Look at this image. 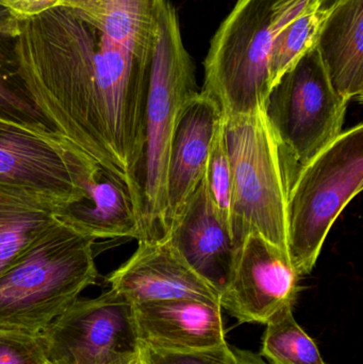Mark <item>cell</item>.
<instances>
[{
	"label": "cell",
	"mask_w": 363,
	"mask_h": 364,
	"mask_svg": "<svg viewBox=\"0 0 363 364\" xmlns=\"http://www.w3.org/2000/svg\"><path fill=\"white\" fill-rule=\"evenodd\" d=\"M153 48L115 40L72 9L18 21L23 87L46 125L134 186Z\"/></svg>",
	"instance_id": "1"
},
{
	"label": "cell",
	"mask_w": 363,
	"mask_h": 364,
	"mask_svg": "<svg viewBox=\"0 0 363 364\" xmlns=\"http://www.w3.org/2000/svg\"><path fill=\"white\" fill-rule=\"evenodd\" d=\"M197 92L195 65L183 45L176 9L170 0H163L134 173V201L141 235L138 242L168 237L166 175L170 142L181 108Z\"/></svg>",
	"instance_id": "2"
},
{
	"label": "cell",
	"mask_w": 363,
	"mask_h": 364,
	"mask_svg": "<svg viewBox=\"0 0 363 364\" xmlns=\"http://www.w3.org/2000/svg\"><path fill=\"white\" fill-rule=\"evenodd\" d=\"M94 244L55 218L0 275V329L40 335L97 282Z\"/></svg>",
	"instance_id": "3"
},
{
	"label": "cell",
	"mask_w": 363,
	"mask_h": 364,
	"mask_svg": "<svg viewBox=\"0 0 363 364\" xmlns=\"http://www.w3.org/2000/svg\"><path fill=\"white\" fill-rule=\"evenodd\" d=\"M310 0H238L211 40L202 91L225 117L258 112L271 89L270 57L277 32Z\"/></svg>",
	"instance_id": "4"
},
{
	"label": "cell",
	"mask_w": 363,
	"mask_h": 364,
	"mask_svg": "<svg viewBox=\"0 0 363 364\" xmlns=\"http://www.w3.org/2000/svg\"><path fill=\"white\" fill-rule=\"evenodd\" d=\"M363 188V125L343 132L296 175L287 195V252L296 273L315 269L332 225Z\"/></svg>",
	"instance_id": "5"
},
{
	"label": "cell",
	"mask_w": 363,
	"mask_h": 364,
	"mask_svg": "<svg viewBox=\"0 0 363 364\" xmlns=\"http://www.w3.org/2000/svg\"><path fill=\"white\" fill-rule=\"evenodd\" d=\"M349 104L332 87L315 47L271 87L262 111L288 190L298 172L342 134Z\"/></svg>",
	"instance_id": "6"
},
{
	"label": "cell",
	"mask_w": 363,
	"mask_h": 364,
	"mask_svg": "<svg viewBox=\"0 0 363 364\" xmlns=\"http://www.w3.org/2000/svg\"><path fill=\"white\" fill-rule=\"evenodd\" d=\"M224 123L232 166L236 250L247 235L256 232L288 254L287 181L264 111L224 117Z\"/></svg>",
	"instance_id": "7"
},
{
	"label": "cell",
	"mask_w": 363,
	"mask_h": 364,
	"mask_svg": "<svg viewBox=\"0 0 363 364\" xmlns=\"http://www.w3.org/2000/svg\"><path fill=\"white\" fill-rule=\"evenodd\" d=\"M40 338L53 364H136L141 355L134 305L111 288L77 299Z\"/></svg>",
	"instance_id": "8"
},
{
	"label": "cell",
	"mask_w": 363,
	"mask_h": 364,
	"mask_svg": "<svg viewBox=\"0 0 363 364\" xmlns=\"http://www.w3.org/2000/svg\"><path fill=\"white\" fill-rule=\"evenodd\" d=\"M99 168L49 128L0 117V181L70 203L85 196Z\"/></svg>",
	"instance_id": "9"
},
{
	"label": "cell",
	"mask_w": 363,
	"mask_h": 364,
	"mask_svg": "<svg viewBox=\"0 0 363 364\" xmlns=\"http://www.w3.org/2000/svg\"><path fill=\"white\" fill-rule=\"evenodd\" d=\"M300 278L285 250L251 232L236 250L220 305L239 322L266 324L283 308L294 307Z\"/></svg>",
	"instance_id": "10"
},
{
	"label": "cell",
	"mask_w": 363,
	"mask_h": 364,
	"mask_svg": "<svg viewBox=\"0 0 363 364\" xmlns=\"http://www.w3.org/2000/svg\"><path fill=\"white\" fill-rule=\"evenodd\" d=\"M107 282L134 306L172 299L220 305L219 293L188 265L168 237L139 242L134 255L108 276Z\"/></svg>",
	"instance_id": "11"
},
{
	"label": "cell",
	"mask_w": 363,
	"mask_h": 364,
	"mask_svg": "<svg viewBox=\"0 0 363 364\" xmlns=\"http://www.w3.org/2000/svg\"><path fill=\"white\" fill-rule=\"evenodd\" d=\"M224 115L206 92H197L179 112L170 142L166 175L168 229L206 174L209 154Z\"/></svg>",
	"instance_id": "12"
},
{
	"label": "cell",
	"mask_w": 363,
	"mask_h": 364,
	"mask_svg": "<svg viewBox=\"0 0 363 364\" xmlns=\"http://www.w3.org/2000/svg\"><path fill=\"white\" fill-rule=\"evenodd\" d=\"M168 237L188 265L221 299L232 275L236 246L215 212L205 177L173 218Z\"/></svg>",
	"instance_id": "13"
},
{
	"label": "cell",
	"mask_w": 363,
	"mask_h": 364,
	"mask_svg": "<svg viewBox=\"0 0 363 364\" xmlns=\"http://www.w3.org/2000/svg\"><path fill=\"white\" fill-rule=\"evenodd\" d=\"M142 346L192 353L228 346L222 307L197 299H172L134 306Z\"/></svg>",
	"instance_id": "14"
},
{
	"label": "cell",
	"mask_w": 363,
	"mask_h": 364,
	"mask_svg": "<svg viewBox=\"0 0 363 364\" xmlns=\"http://www.w3.org/2000/svg\"><path fill=\"white\" fill-rule=\"evenodd\" d=\"M55 218L94 241H139L141 237L136 205L127 183L102 168L87 186L85 196L64 205Z\"/></svg>",
	"instance_id": "15"
},
{
	"label": "cell",
	"mask_w": 363,
	"mask_h": 364,
	"mask_svg": "<svg viewBox=\"0 0 363 364\" xmlns=\"http://www.w3.org/2000/svg\"><path fill=\"white\" fill-rule=\"evenodd\" d=\"M363 0H332L315 48L332 87L352 102L363 96Z\"/></svg>",
	"instance_id": "16"
},
{
	"label": "cell",
	"mask_w": 363,
	"mask_h": 364,
	"mask_svg": "<svg viewBox=\"0 0 363 364\" xmlns=\"http://www.w3.org/2000/svg\"><path fill=\"white\" fill-rule=\"evenodd\" d=\"M64 205L32 188L0 181V275L55 222Z\"/></svg>",
	"instance_id": "17"
},
{
	"label": "cell",
	"mask_w": 363,
	"mask_h": 364,
	"mask_svg": "<svg viewBox=\"0 0 363 364\" xmlns=\"http://www.w3.org/2000/svg\"><path fill=\"white\" fill-rule=\"evenodd\" d=\"M17 36L18 21L0 6V117L25 125L49 128L32 104L19 77L15 55Z\"/></svg>",
	"instance_id": "18"
},
{
	"label": "cell",
	"mask_w": 363,
	"mask_h": 364,
	"mask_svg": "<svg viewBox=\"0 0 363 364\" xmlns=\"http://www.w3.org/2000/svg\"><path fill=\"white\" fill-rule=\"evenodd\" d=\"M330 4L310 0L302 12L281 28L273 42L270 57L271 87L305 53L315 47Z\"/></svg>",
	"instance_id": "19"
},
{
	"label": "cell",
	"mask_w": 363,
	"mask_h": 364,
	"mask_svg": "<svg viewBox=\"0 0 363 364\" xmlns=\"http://www.w3.org/2000/svg\"><path fill=\"white\" fill-rule=\"evenodd\" d=\"M266 325L260 355L269 364H326L313 338L296 322L293 307L283 308Z\"/></svg>",
	"instance_id": "20"
},
{
	"label": "cell",
	"mask_w": 363,
	"mask_h": 364,
	"mask_svg": "<svg viewBox=\"0 0 363 364\" xmlns=\"http://www.w3.org/2000/svg\"><path fill=\"white\" fill-rule=\"evenodd\" d=\"M205 179L215 212L232 237V176L226 145L224 119L217 129L209 154Z\"/></svg>",
	"instance_id": "21"
},
{
	"label": "cell",
	"mask_w": 363,
	"mask_h": 364,
	"mask_svg": "<svg viewBox=\"0 0 363 364\" xmlns=\"http://www.w3.org/2000/svg\"><path fill=\"white\" fill-rule=\"evenodd\" d=\"M40 335L0 329V364L47 363Z\"/></svg>",
	"instance_id": "22"
},
{
	"label": "cell",
	"mask_w": 363,
	"mask_h": 364,
	"mask_svg": "<svg viewBox=\"0 0 363 364\" xmlns=\"http://www.w3.org/2000/svg\"><path fill=\"white\" fill-rule=\"evenodd\" d=\"M141 355L145 364H238L237 348L229 344L205 352L176 353L156 350L141 344Z\"/></svg>",
	"instance_id": "23"
},
{
	"label": "cell",
	"mask_w": 363,
	"mask_h": 364,
	"mask_svg": "<svg viewBox=\"0 0 363 364\" xmlns=\"http://www.w3.org/2000/svg\"><path fill=\"white\" fill-rule=\"evenodd\" d=\"M59 4L60 0H0V6L6 9L17 21L38 16Z\"/></svg>",
	"instance_id": "24"
},
{
	"label": "cell",
	"mask_w": 363,
	"mask_h": 364,
	"mask_svg": "<svg viewBox=\"0 0 363 364\" xmlns=\"http://www.w3.org/2000/svg\"><path fill=\"white\" fill-rule=\"evenodd\" d=\"M237 357H238V364H269L261 357L246 350H238V348H237Z\"/></svg>",
	"instance_id": "25"
},
{
	"label": "cell",
	"mask_w": 363,
	"mask_h": 364,
	"mask_svg": "<svg viewBox=\"0 0 363 364\" xmlns=\"http://www.w3.org/2000/svg\"><path fill=\"white\" fill-rule=\"evenodd\" d=\"M319 1L321 2L323 6H327V4H330L332 0H319Z\"/></svg>",
	"instance_id": "26"
},
{
	"label": "cell",
	"mask_w": 363,
	"mask_h": 364,
	"mask_svg": "<svg viewBox=\"0 0 363 364\" xmlns=\"http://www.w3.org/2000/svg\"><path fill=\"white\" fill-rule=\"evenodd\" d=\"M136 364H145V361L143 360L142 355H140V357H139L138 361H136Z\"/></svg>",
	"instance_id": "27"
},
{
	"label": "cell",
	"mask_w": 363,
	"mask_h": 364,
	"mask_svg": "<svg viewBox=\"0 0 363 364\" xmlns=\"http://www.w3.org/2000/svg\"><path fill=\"white\" fill-rule=\"evenodd\" d=\"M44 364H53V363H49V361H47V363H45Z\"/></svg>",
	"instance_id": "28"
}]
</instances>
